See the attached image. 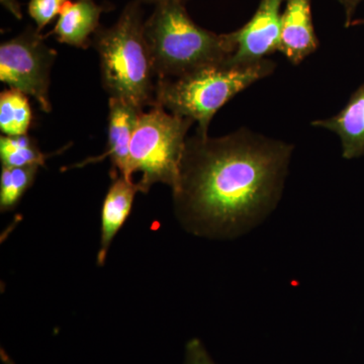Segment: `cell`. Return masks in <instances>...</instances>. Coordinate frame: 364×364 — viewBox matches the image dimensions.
Masks as SVG:
<instances>
[{
	"label": "cell",
	"mask_w": 364,
	"mask_h": 364,
	"mask_svg": "<svg viewBox=\"0 0 364 364\" xmlns=\"http://www.w3.org/2000/svg\"><path fill=\"white\" fill-rule=\"evenodd\" d=\"M105 11L107 7L100 6L95 0H68L60 11L52 33L62 44L87 49L91 35L100 28V18Z\"/></svg>",
	"instance_id": "obj_10"
},
{
	"label": "cell",
	"mask_w": 364,
	"mask_h": 364,
	"mask_svg": "<svg viewBox=\"0 0 364 364\" xmlns=\"http://www.w3.org/2000/svg\"><path fill=\"white\" fill-rule=\"evenodd\" d=\"M364 25V20L353 21L351 26Z\"/></svg>",
	"instance_id": "obj_21"
},
{
	"label": "cell",
	"mask_w": 364,
	"mask_h": 364,
	"mask_svg": "<svg viewBox=\"0 0 364 364\" xmlns=\"http://www.w3.org/2000/svg\"><path fill=\"white\" fill-rule=\"evenodd\" d=\"M282 14L279 51L294 65H299L318 49L311 0H286Z\"/></svg>",
	"instance_id": "obj_9"
},
{
	"label": "cell",
	"mask_w": 364,
	"mask_h": 364,
	"mask_svg": "<svg viewBox=\"0 0 364 364\" xmlns=\"http://www.w3.org/2000/svg\"><path fill=\"white\" fill-rule=\"evenodd\" d=\"M68 0H30L28 11L41 32L57 16Z\"/></svg>",
	"instance_id": "obj_16"
},
{
	"label": "cell",
	"mask_w": 364,
	"mask_h": 364,
	"mask_svg": "<svg viewBox=\"0 0 364 364\" xmlns=\"http://www.w3.org/2000/svg\"><path fill=\"white\" fill-rule=\"evenodd\" d=\"M33 26L0 46V80L37 100L41 109L52 111L49 98L50 73L57 52L46 45Z\"/></svg>",
	"instance_id": "obj_6"
},
{
	"label": "cell",
	"mask_w": 364,
	"mask_h": 364,
	"mask_svg": "<svg viewBox=\"0 0 364 364\" xmlns=\"http://www.w3.org/2000/svg\"><path fill=\"white\" fill-rule=\"evenodd\" d=\"M144 33L158 80L226 63L236 49L231 33L218 35L196 25L178 0L155 4Z\"/></svg>",
	"instance_id": "obj_3"
},
{
	"label": "cell",
	"mask_w": 364,
	"mask_h": 364,
	"mask_svg": "<svg viewBox=\"0 0 364 364\" xmlns=\"http://www.w3.org/2000/svg\"><path fill=\"white\" fill-rule=\"evenodd\" d=\"M184 364H215L200 339L189 340L186 347Z\"/></svg>",
	"instance_id": "obj_17"
},
{
	"label": "cell",
	"mask_w": 364,
	"mask_h": 364,
	"mask_svg": "<svg viewBox=\"0 0 364 364\" xmlns=\"http://www.w3.org/2000/svg\"><path fill=\"white\" fill-rule=\"evenodd\" d=\"M139 1L148 2V4H160V2H162V1H166V0H139ZM178 1L183 2V4H184V1H186V0H178Z\"/></svg>",
	"instance_id": "obj_20"
},
{
	"label": "cell",
	"mask_w": 364,
	"mask_h": 364,
	"mask_svg": "<svg viewBox=\"0 0 364 364\" xmlns=\"http://www.w3.org/2000/svg\"><path fill=\"white\" fill-rule=\"evenodd\" d=\"M39 166L2 167L0 176V210H11L33 186Z\"/></svg>",
	"instance_id": "obj_15"
},
{
	"label": "cell",
	"mask_w": 364,
	"mask_h": 364,
	"mask_svg": "<svg viewBox=\"0 0 364 364\" xmlns=\"http://www.w3.org/2000/svg\"><path fill=\"white\" fill-rule=\"evenodd\" d=\"M294 146L247 128L212 138L188 136L173 195L181 226L196 236L249 233L280 202Z\"/></svg>",
	"instance_id": "obj_1"
},
{
	"label": "cell",
	"mask_w": 364,
	"mask_h": 364,
	"mask_svg": "<svg viewBox=\"0 0 364 364\" xmlns=\"http://www.w3.org/2000/svg\"><path fill=\"white\" fill-rule=\"evenodd\" d=\"M363 0H338L340 4L344 9L345 14V26L349 28L353 23V16L356 13V9L359 6V4L363 2Z\"/></svg>",
	"instance_id": "obj_18"
},
{
	"label": "cell",
	"mask_w": 364,
	"mask_h": 364,
	"mask_svg": "<svg viewBox=\"0 0 364 364\" xmlns=\"http://www.w3.org/2000/svg\"><path fill=\"white\" fill-rule=\"evenodd\" d=\"M312 126L336 134L342 156L350 160L364 156V85L352 93L346 105L329 119L314 121Z\"/></svg>",
	"instance_id": "obj_11"
},
{
	"label": "cell",
	"mask_w": 364,
	"mask_h": 364,
	"mask_svg": "<svg viewBox=\"0 0 364 364\" xmlns=\"http://www.w3.org/2000/svg\"><path fill=\"white\" fill-rule=\"evenodd\" d=\"M284 2L286 0H261L250 21L231 33L236 49L227 64L247 65L279 51Z\"/></svg>",
	"instance_id": "obj_7"
},
{
	"label": "cell",
	"mask_w": 364,
	"mask_h": 364,
	"mask_svg": "<svg viewBox=\"0 0 364 364\" xmlns=\"http://www.w3.org/2000/svg\"><path fill=\"white\" fill-rule=\"evenodd\" d=\"M139 0L127 4L111 28L93 36L100 74L109 97L119 98L140 111L156 105L158 77L145 33Z\"/></svg>",
	"instance_id": "obj_2"
},
{
	"label": "cell",
	"mask_w": 364,
	"mask_h": 364,
	"mask_svg": "<svg viewBox=\"0 0 364 364\" xmlns=\"http://www.w3.org/2000/svg\"><path fill=\"white\" fill-rule=\"evenodd\" d=\"M112 181L102 203V229L97 254L100 267L105 264L112 242L128 219L136 193L139 191L136 182L128 181L124 177L117 176Z\"/></svg>",
	"instance_id": "obj_12"
},
{
	"label": "cell",
	"mask_w": 364,
	"mask_h": 364,
	"mask_svg": "<svg viewBox=\"0 0 364 364\" xmlns=\"http://www.w3.org/2000/svg\"><path fill=\"white\" fill-rule=\"evenodd\" d=\"M51 154L40 150L35 139L26 135L2 136L0 138V160L2 167L45 166Z\"/></svg>",
	"instance_id": "obj_14"
},
{
	"label": "cell",
	"mask_w": 364,
	"mask_h": 364,
	"mask_svg": "<svg viewBox=\"0 0 364 364\" xmlns=\"http://www.w3.org/2000/svg\"><path fill=\"white\" fill-rule=\"evenodd\" d=\"M193 124V119L171 114L158 104L144 111L132 138L124 178L134 182V174L140 172L142 176L136 184L143 193L156 183L176 188L188 131Z\"/></svg>",
	"instance_id": "obj_5"
},
{
	"label": "cell",
	"mask_w": 364,
	"mask_h": 364,
	"mask_svg": "<svg viewBox=\"0 0 364 364\" xmlns=\"http://www.w3.org/2000/svg\"><path fill=\"white\" fill-rule=\"evenodd\" d=\"M0 2L6 11L13 14L14 18H18V20L23 18V13H21V6L18 0H0Z\"/></svg>",
	"instance_id": "obj_19"
},
{
	"label": "cell",
	"mask_w": 364,
	"mask_h": 364,
	"mask_svg": "<svg viewBox=\"0 0 364 364\" xmlns=\"http://www.w3.org/2000/svg\"><path fill=\"white\" fill-rule=\"evenodd\" d=\"M143 112L119 98L109 97L107 150L100 156L90 158L73 167H83L88 163L102 161L109 157L112 162V179L126 176L132 138Z\"/></svg>",
	"instance_id": "obj_8"
},
{
	"label": "cell",
	"mask_w": 364,
	"mask_h": 364,
	"mask_svg": "<svg viewBox=\"0 0 364 364\" xmlns=\"http://www.w3.org/2000/svg\"><path fill=\"white\" fill-rule=\"evenodd\" d=\"M32 117L28 95L14 88L2 91L0 95V131L4 136L26 135Z\"/></svg>",
	"instance_id": "obj_13"
},
{
	"label": "cell",
	"mask_w": 364,
	"mask_h": 364,
	"mask_svg": "<svg viewBox=\"0 0 364 364\" xmlns=\"http://www.w3.org/2000/svg\"><path fill=\"white\" fill-rule=\"evenodd\" d=\"M275 67L277 63L267 58L247 65L218 64L181 77L160 79L156 104L171 114L193 119L198 123L196 133L208 135L217 112L241 91L272 75Z\"/></svg>",
	"instance_id": "obj_4"
}]
</instances>
